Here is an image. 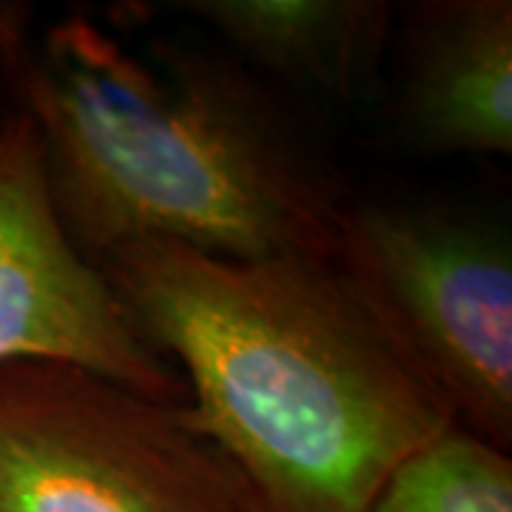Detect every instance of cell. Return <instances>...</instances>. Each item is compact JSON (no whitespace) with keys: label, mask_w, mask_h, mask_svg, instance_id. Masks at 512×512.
<instances>
[{"label":"cell","mask_w":512,"mask_h":512,"mask_svg":"<svg viewBox=\"0 0 512 512\" xmlns=\"http://www.w3.org/2000/svg\"><path fill=\"white\" fill-rule=\"evenodd\" d=\"M393 126L430 157L512 154V3L421 0L396 12Z\"/></svg>","instance_id":"cell-6"},{"label":"cell","mask_w":512,"mask_h":512,"mask_svg":"<svg viewBox=\"0 0 512 512\" xmlns=\"http://www.w3.org/2000/svg\"><path fill=\"white\" fill-rule=\"evenodd\" d=\"M367 512H512V458L450 427L404 458Z\"/></svg>","instance_id":"cell-8"},{"label":"cell","mask_w":512,"mask_h":512,"mask_svg":"<svg viewBox=\"0 0 512 512\" xmlns=\"http://www.w3.org/2000/svg\"><path fill=\"white\" fill-rule=\"evenodd\" d=\"M57 362L163 402H185L183 376L140 333L100 265L57 214L32 123L0 126V365Z\"/></svg>","instance_id":"cell-5"},{"label":"cell","mask_w":512,"mask_h":512,"mask_svg":"<svg viewBox=\"0 0 512 512\" xmlns=\"http://www.w3.org/2000/svg\"><path fill=\"white\" fill-rule=\"evenodd\" d=\"M0 80L92 262L131 242L231 259L336 254L342 185L220 46L0 0Z\"/></svg>","instance_id":"cell-1"},{"label":"cell","mask_w":512,"mask_h":512,"mask_svg":"<svg viewBox=\"0 0 512 512\" xmlns=\"http://www.w3.org/2000/svg\"><path fill=\"white\" fill-rule=\"evenodd\" d=\"M0 512H265L185 402L57 362L0 365Z\"/></svg>","instance_id":"cell-3"},{"label":"cell","mask_w":512,"mask_h":512,"mask_svg":"<svg viewBox=\"0 0 512 512\" xmlns=\"http://www.w3.org/2000/svg\"><path fill=\"white\" fill-rule=\"evenodd\" d=\"M336 268L456 427L512 444V254L478 217L348 202Z\"/></svg>","instance_id":"cell-4"},{"label":"cell","mask_w":512,"mask_h":512,"mask_svg":"<svg viewBox=\"0 0 512 512\" xmlns=\"http://www.w3.org/2000/svg\"><path fill=\"white\" fill-rule=\"evenodd\" d=\"M12 114V103H9V94L3 89V80H0V126H3V120Z\"/></svg>","instance_id":"cell-9"},{"label":"cell","mask_w":512,"mask_h":512,"mask_svg":"<svg viewBox=\"0 0 512 512\" xmlns=\"http://www.w3.org/2000/svg\"><path fill=\"white\" fill-rule=\"evenodd\" d=\"M245 69L348 103L376 83L396 32L384 0H177Z\"/></svg>","instance_id":"cell-7"},{"label":"cell","mask_w":512,"mask_h":512,"mask_svg":"<svg viewBox=\"0 0 512 512\" xmlns=\"http://www.w3.org/2000/svg\"><path fill=\"white\" fill-rule=\"evenodd\" d=\"M97 265L265 512H367L456 427L333 259L131 242Z\"/></svg>","instance_id":"cell-2"}]
</instances>
